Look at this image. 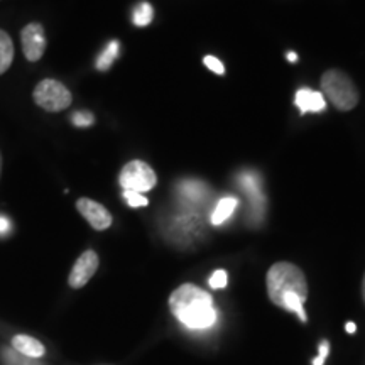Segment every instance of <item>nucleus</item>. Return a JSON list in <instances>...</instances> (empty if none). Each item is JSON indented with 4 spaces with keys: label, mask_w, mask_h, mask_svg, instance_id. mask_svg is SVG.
Listing matches in <instances>:
<instances>
[{
    "label": "nucleus",
    "mask_w": 365,
    "mask_h": 365,
    "mask_svg": "<svg viewBox=\"0 0 365 365\" xmlns=\"http://www.w3.org/2000/svg\"><path fill=\"white\" fill-rule=\"evenodd\" d=\"M237 181H239L240 188L245 191V195L250 198L252 213L259 218L264 213V208H266V200H264V195H262L261 178H259L257 173L244 171L237 176Z\"/></svg>",
    "instance_id": "nucleus-9"
},
{
    "label": "nucleus",
    "mask_w": 365,
    "mask_h": 365,
    "mask_svg": "<svg viewBox=\"0 0 365 365\" xmlns=\"http://www.w3.org/2000/svg\"><path fill=\"white\" fill-rule=\"evenodd\" d=\"M71 122L76 127H90L95 122V117L90 112H75L71 115Z\"/></svg>",
    "instance_id": "nucleus-18"
},
{
    "label": "nucleus",
    "mask_w": 365,
    "mask_h": 365,
    "mask_svg": "<svg viewBox=\"0 0 365 365\" xmlns=\"http://www.w3.org/2000/svg\"><path fill=\"white\" fill-rule=\"evenodd\" d=\"M76 210H78L80 215L83 217L95 230H107V228L112 225V215L108 213V210L98 202H93V200L90 198H80L78 202H76Z\"/></svg>",
    "instance_id": "nucleus-8"
},
{
    "label": "nucleus",
    "mask_w": 365,
    "mask_h": 365,
    "mask_svg": "<svg viewBox=\"0 0 365 365\" xmlns=\"http://www.w3.org/2000/svg\"><path fill=\"white\" fill-rule=\"evenodd\" d=\"M269 299L286 312L296 313L301 322H307L304 301L308 298V282L303 271L291 262H277L269 269L267 277Z\"/></svg>",
    "instance_id": "nucleus-1"
},
{
    "label": "nucleus",
    "mask_w": 365,
    "mask_h": 365,
    "mask_svg": "<svg viewBox=\"0 0 365 365\" xmlns=\"http://www.w3.org/2000/svg\"><path fill=\"white\" fill-rule=\"evenodd\" d=\"M203 63H205V66L210 68L213 73H217V75H223V73H225L223 63L220 61V59H217L215 56H205Z\"/></svg>",
    "instance_id": "nucleus-20"
},
{
    "label": "nucleus",
    "mask_w": 365,
    "mask_h": 365,
    "mask_svg": "<svg viewBox=\"0 0 365 365\" xmlns=\"http://www.w3.org/2000/svg\"><path fill=\"white\" fill-rule=\"evenodd\" d=\"M14 61V43L6 31L0 29V75H4Z\"/></svg>",
    "instance_id": "nucleus-14"
},
{
    "label": "nucleus",
    "mask_w": 365,
    "mask_h": 365,
    "mask_svg": "<svg viewBox=\"0 0 365 365\" xmlns=\"http://www.w3.org/2000/svg\"><path fill=\"white\" fill-rule=\"evenodd\" d=\"M154 17V9L148 2L137 4L134 9V14H132V21L137 27H145L153 22Z\"/></svg>",
    "instance_id": "nucleus-16"
},
{
    "label": "nucleus",
    "mask_w": 365,
    "mask_h": 365,
    "mask_svg": "<svg viewBox=\"0 0 365 365\" xmlns=\"http://www.w3.org/2000/svg\"><path fill=\"white\" fill-rule=\"evenodd\" d=\"M362 296H364V301H365V276H364V282H362Z\"/></svg>",
    "instance_id": "nucleus-25"
},
{
    "label": "nucleus",
    "mask_w": 365,
    "mask_h": 365,
    "mask_svg": "<svg viewBox=\"0 0 365 365\" xmlns=\"http://www.w3.org/2000/svg\"><path fill=\"white\" fill-rule=\"evenodd\" d=\"M12 346L19 354L26 355V357H31V359H39L46 354L44 345L41 344L39 340H36L29 335H16L12 339Z\"/></svg>",
    "instance_id": "nucleus-12"
},
{
    "label": "nucleus",
    "mask_w": 365,
    "mask_h": 365,
    "mask_svg": "<svg viewBox=\"0 0 365 365\" xmlns=\"http://www.w3.org/2000/svg\"><path fill=\"white\" fill-rule=\"evenodd\" d=\"M294 105L298 107V110L301 113H308V112L318 113L327 108L325 97H323L322 91H314L309 88H299L296 91Z\"/></svg>",
    "instance_id": "nucleus-10"
},
{
    "label": "nucleus",
    "mask_w": 365,
    "mask_h": 365,
    "mask_svg": "<svg viewBox=\"0 0 365 365\" xmlns=\"http://www.w3.org/2000/svg\"><path fill=\"white\" fill-rule=\"evenodd\" d=\"M345 330H346V333H355V331H357V325H355L354 322H349L345 325Z\"/></svg>",
    "instance_id": "nucleus-23"
},
{
    "label": "nucleus",
    "mask_w": 365,
    "mask_h": 365,
    "mask_svg": "<svg viewBox=\"0 0 365 365\" xmlns=\"http://www.w3.org/2000/svg\"><path fill=\"white\" fill-rule=\"evenodd\" d=\"M11 232V220L7 217L0 215V235H6Z\"/></svg>",
    "instance_id": "nucleus-22"
},
{
    "label": "nucleus",
    "mask_w": 365,
    "mask_h": 365,
    "mask_svg": "<svg viewBox=\"0 0 365 365\" xmlns=\"http://www.w3.org/2000/svg\"><path fill=\"white\" fill-rule=\"evenodd\" d=\"M34 103L46 112H61L66 110L73 102L71 91L66 88L61 81L46 78L36 85L33 91Z\"/></svg>",
    "instance_id": "nucleus-4"
},
{
    "label": "nucleus",
    "mask_w": 365,
    "mask_h": 365,
    "mask_svg": "<svg viewBox=\"0 0 365 365\" xmlns=\"http://www.w3.org/2000/svg\"><path fill=\"white\" fill-rule=\"evenodd\" d=\"M0 175H2V154H0Z\"/></svg>",
    "instance_id": "nucleus-26"
},
{
    "label": "nucleus",
    "mask_w": 365,
    "mask_h": 365,
    "mask_svg": "<svg viewBox=\"0 0 365 365\" xmlns=\"http://www.w3.org/2000/svg\"><path fill=\"white\" fill-rule=\"evenodd\" d=\"M322 90L333 107L341 112L352 110L359 103V90L349 75L340 70H328L322 76Z\"/></svg>",
    "instance_id": "nucleus-3"
},
{
    "label": "nucleus",
    "mask_w": 365,
    "mask_h": 365,
    "mask_svg": "<svg viewBox=\"0 0 365 365\" xmlns=\"http://www.w3.org/2000/svg\"><path fill=\"white\" fill-rule=\"evenodd\" d=\"M227 272L223 271V269H218V271H215L212 274V277H210L208 284L212 289H223V287L227 286Z\"/></svg>",
    "instance_id": "nucleus-19"
},
{
    "label": "nucleus",
    "mask_w": 365,
    "mask_h": 365,
    "mask_svg": "<svg viewBox=\"0 0 365 365\" xmlns=\"http://www.w3.org/2000/svg\"><path fill=\"white\" fill-rule=\"evenodd\" d=\"M286 58H287V61H289V63H296V61H298V54L293 53V51L287 53Z\"/></svg>",
    "instance_id": "nucleus-24"
},
{
    "label": "nucleus",
    "mask_w": 365,
    "mask_h": 365,
    "mask_svg": "<svg viewBox=\"0 0 365 365\" xmlns=\"http://www.w3.org/2000/svg\"><path fill=\"white\" fill-rule=\"evenodd\" d=\"M118 51H120V46H118L117 41H112V43L107 44V48L103 49L102 54L97 58V70L98 71H107L108 68H112L113 61H115L118 56Z\"/></svg>",
    "instance_id": "nucleus-15"
},
{
    "label": "nucleus",
    "mask_w": 365,
    "mask_h": 365,
    "mask_svg": "<svg viewBox=\"0 0 365 365\" xmlns=\"http://www.w3.org/2000/svg\"><path fill=\"white\" fill-rule=\"evenodd\" d=\"M171 313L190 330H208L217 323L213 298L198 286L182 284L170 298Z\"/></svg>",
    "instance_id": "nucleus-2"
},
{
    "label": "nucleus",
    "mask_w": 365,
    "mask_h": 365,
    "mask_svg": "<svg viewBox=\"0 0 365 365\" xmlns=\"http://www.w3.org/2000/svg\"><path fill=\"white\" fill-rule=\"evenodd\" d=\"M178 193H180L182 202L188 205L203 203L205 198H208V186L203 181L186 180L178 185Z\"/></svg>",
    "instance_id": "nucleus-11"
},
{
    "label": "nucleus",
    "mask_w": 365,
    "mask_h": 365,
    "mask_svg": "<svg viewBox=\"0 0 365 365\" xmlns=\"http://www.w3.org/2000/svg\"><path fill=\"white\" fill-rule=\"evenodd\" d=\"M21 44L27 61H39V59L44 56L46 51V34L43 24H39V22H31V24L22 27Z\"/></svg>",
    "instance_id": "nucleus-6"
},
{
    "label": "nucleus",
    "mask_w": 365,
    "mask_h": 365,
    "mask_svg": "<svg viewBox=\"0 0 365 365\" xmlns=\"http://www.w3.org/2000/svg\"><path fill=\"white\" fill-rule=\"evenodd\" d=\"M98 264L100 261L97 252L86 250V252H83L78 259H76L75 266H73L70 276H68V284H70L73 289H80V287L88 284V281L95 276V272H97Z\"/></svg>",
    "instance_id": "nucleus-7"
},
{
    "label": "nucleus",
    "mask_w": 365,
    "mask_h": 365,
    "mask_svg": "<svg viewBox=\"0 0 365 365\" xmlns=\"http://www.w3.org/2000/svg\"><path fill=\"white\" fill-rule=\"evenodd\" d=\"M318 350V357L313 359V365H325V359L328 357V354H330V341L323 340L322 344H319Z\"/></svg>",
    "instance_id": "nucleus-21"
},
{
    "label": "nucleus",
    "mask_w": 365,
    "mask_h": 365,
    "mask_svg": "<svg viewBox=\"0 0 365 365\" xmlns=\"http://www.w3.org/2000/svg\"><path fill=\"white\" fill-rule=\"evenodd\" d=\"M118 181H120V186L124 188V191L145 193V191H150L156 186L158 178L156 173H154V170L148 163L135 159V161L127 163L122 168Z\"/></svg>",
    "instance_id": "nucleus-5"
},
{
    "label": "nucleus",
    "mask_w": 365,
    "mask_h": 365,
    "mask_svg": "<svg viewBox=\"0 0 365 365\" xmlns=\"http://www.w3.org/2000/svg\"><path fill=\"white\" fill-rule=\"evenodd\" d=\"M237 205H239V200L235 196H225V198H222L212 213V225L218 227L223 222H227L228 218L234 215Z\"/></svg>",
    "instance_id": "nucleus-13"
},
{
    "label": "nucleus",
    "mask_w": 365,
    "mask_h": 365,
    "mask_svg": "<svg viewBox=\"0 0 365 365\" xmlns=\"http://www.w3.org/2000/svg\"><path fill=\"white\" fill-rule=\"evenodd\" d=\"M124 200L127 205L132 208H140V207H148L149 200L145 198L143 193H137V191H124Z\"/></svg>",
    "instance_id": "nucleus-17"
}]
</instances>
